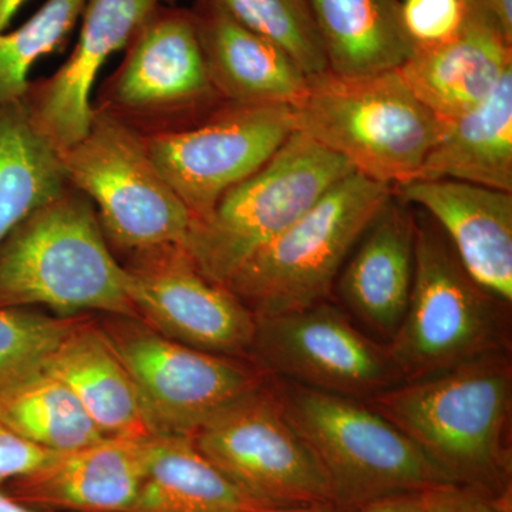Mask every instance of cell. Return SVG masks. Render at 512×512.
<instances>
[{
  "mask_svg": "<svg viewBox=\"0 0 512 512\" xmlns=\"http://www.w3.org/2000/svg\"><path fill=\"white\" fill-rule=\"evenodd\" d=\"M247 512H343L335 507H326V505H311V507H264V505H255Z\"/></svg>",
  "mask_w": 512,
  "mask_h": 512,
  "instance_id": "d590c367",
  "label": "cell"
},
{
  "mask_svg": "<svg viewBox=\"0 0 512 512\" xmlns=\"http://www.w3.org/2000/svg\"><path fill=\"white\" fill-rule=\"evenodd\" d=\"M83 316L64 318L40 309L0 308V389L39 369Z\"/></svg>",
  "mask_w": 512,
  "mask_h": 512,
  "instance_id": "f1b7e54d",
  "label": "cell"
},
{
  "mask_svg": "<svg viewBox=\"0 0 512 512\" xmlns=\"http://www.w3.org/2000/svg\"><path fill=\"white\" fill-rule=\"evenodd\" d=\"M121 264L128 298L150 328L204 352L251 359L254 313L202 274L183 245L136 252Z\"/></svg>",
  "mask_w": 512,
  "mask_h": 512,
  "instance_id": "5bb4252c",
  "label": "cell"
},
{
  "mask_svg": "<svg viewBox=\"0 0 512 512\" xmlns=\"http://www.w3.org/2000/svg\"><path fill=\"white\" fill-rule=\"evenodd\" d=\"M500 303L467 274L437 229L417 224L412 291L386 348L397 379L413 382L507 352Z\"/></svg>",
  "mask_w": 512,
  "mask_h": 512,
  "instance_id": "52a82bcc",
  "label": "cell"
},
{
  "mask_svg": "<svg viewBox=\"0 0 512 512\" xmlns=\"http://www.w3.org/2000/svg\"><path fill=\"white\" fill-rule=\"evenodd\" d=\"M53 454L22 439L0 420V490L10 481L32 473Z\"/></svg>",
  "mask_w": 512,
  "mask_h": 512,
  "instance_id": "4dcf8cb0",
  "label": "cell"
},
{
  "mask_svg": "<svg viewBox=\"0 0 512 512\" xmlns=\"http://www.w3.org/2000/svg\"><path fill=\"white\" fill-rule=\"evenodd\" d=\"M292 111L296 131L356 173L393 188L416 180L446 126L397 69L357 77L329 69L313 74Z\"/></svg>",
  "mask_w": 512,
  "mask_h": 512,
  "instance_id": "3957f363",
  "label": "cell"
},
{
  "mask_svg": "<svg viewBox=\"0 0 512 512\" xmlns=\"http://www.w3.org/2000/svg\"><path fill=\"white\" fill-rule=\"evenodd\" d=\"M87 0H47L12 32H0V104L22 100L37 60L66 45Z\"/></svg>",
  "mask_w": 512,
  "mask_h": 512,
  "instance_id": "4316f807",
  "label": "cell"
},
{
  "mask_svg": "<svg viewBox=\"0 0 512 512\" xmlns=\"http://www.w3.org/2000/svg\"><path fill=\"white\" fill-rule=\"evenodd\" d=\"M60 158L70 185L96 208L114 254L184 245L194 217L130 128L93 110L86 136Z\"/></svg>",
  "mask_w": 512,
  "mask_h": 512,
  "instance_id": "9c48e42d",
  "label": "cell"
},
{
  "mask_svg": "<svg viewBox=\"0 0 512 512\" xmlns=\"http://www.w3.org/2000/svg\"><path fill=\"white\" fill-rule=\"evenodd\" d=\"M175 0H87L72 55L46 79L30 82L23 104L33 126L59 151L89 131L92 92L101 67L126 49L138 29L160 6Z\"/></svg>",
  "mask_w": 512,
  "mask_h": 512,
  "instance_id": "9a60e30c",
  "label": "cell"
},
{
  "mask_svg": "<svg viewBox=\"0 0 512 512\" xmlns=\"http://www.w3.org/2000/svg\"><path fill=\"white\" fill-rule=\"evenodd\" d=\"M0 512H39L19 503L15 498L10 497L6 491L0 490Z\"/></svg>",
  "mask_w": 512,
  "mask_h": 512,
  "instance_id": "74e56055",
  "label": "cell"
},
{
  "mask_svg": "<svg viewBox=\"0 0 512 512\" xmlns=\"http://www.w3.org/2000/svg\"><path fill=\"white\" fill-rule=\"evenodd\" d=\"M426 493L390 495L346 512H429Z\"/></svg>",
  "mask_w": 512,
  "mask_h": 512,
  "instance_id": "d6a6232c",
  "label": "cell"
},
{
  "mask_svg": "<svg viewBox=\"0 0 512 512\" xmlns=\"http://www.w3.org/2000/svg\"><path fill=\"white\" fill-rule=\"evenodd\" d=\"M477 512H512L510 491L498 495H484Z\"/></svg>",
  "mask_w": 512,
  "mask_h": 512,
  "instance_id": "e575fe53",
  "label": "cell"
},
{
  "mask_svg": "<svg viewBox=\"0 0 512 512\" xmlns=\"http://www.w3.org/2000/svg\"><path fill=\"white\" fill-rule=\"evenodd\" d=\"M87 318L60 340L42 366L72 390L104 437L151 436L126 367L99 322Z\"/></svg>",
  "mask_w": 512,
  "mask_h": 512,
  "instance_id": "44dd1931",
  "label": "cell"
},
{
  "mask_svg": "<svg viewBox=\"0 0 512 512\" xmlns=\"http://www.w3.org/2000/svg\"><path fill=\"white\" fill-rule=\"evenodd\" d=\"M295 130L292 107L222 104L197 126L141 137L148 156L194 221L271 160Z\"/></svg>",
  "mask_w": 512,
  "mask_h": 512,
  "instance_id": "7c38bea8",
  "label": "cell"
},
{
  "mask_svg": "<svg viewBox=\"0 0 512 512\" xmlns=\"http://www.w3.org/2000/svg\"><path fill=\"white\" fill-rule=\"evenodd\" d=\"M123 52L92 106L137 136L187 130L225 104L211 82L190 8L160 6Z\"/></svg>",
  "mask_w": 512,
  "mask_h": 512,
  "instance_id": "ba28073f",
  "label": "cell"
},
{
  "mask_svg": "<svg viewBox=\"0 0 512 512\" xmlns=\"http://www.w3.org/2000/svg\"><path fill=\"white\" fill-rule=\"evenodd\" d=\"M272 389L286 419L325 470L338 510L454 485L370 404L288 380Z\"/></svg>",
  "mask_w": 512,
  "mask_h": 512,
  "instance_id": "277c9868",
  "label": "cell"
},
{
  "mask_svg": "<svg viewBox=\"0 0 512 512\" xmlns=\"http://www.w3.org/2000/svg\"><path fill=\"white\" fill-rule=\"evenodd\" d=\"M404 30L414 46L451 39L464 19L463 0H400Z\"/></svg>",
  "mask_w": 512,
  "mask_h": 512,
  "instance_id": "f546056e",
  "label": "cell"
},
{
  "mask_svg": "<svg viewBox=\"0 0 512 512\" xmlns=\"http://www.w3.org/2000/svg\"><path fill=\"white\" fill-rule=\"evenodd\" d=\"M394 195L429 212L467 274L504 303L512 301V192L454 180H414Z\"/></svg>",
  "mask_w": 512,
  "mask_h": 512,
  "instance_id": "ac0fdd59",
  "label": "cell"
},
{
  "mask_svg": "<svg viewBox=\"0 0 512 512\" xmlns=\"http://www.w3.org/2000/svg\"><path fill=\"white\" fill-rule=\"evenodd\" d=\"M28 0H0V32H5L10 20Z\"/></svg>",
  "mask_w": 512,
  "mask_h": 512,
  "instance_id": "8d00e7d4",
  "label": "cell"
},
{
  "mask_svg": "<svg viewBox=\"0 0 512 512\" xmlns=\"http://www.w3.org/2000/svg\"><path fill=\"white\" fill-rule=\"evenodd\" d=\"M255 319L251 360L266 376L353 399H372L399 380L387 349L328 301Z\"/></svg>",
  "mask_w": 512,
  "mask_h": 512,
  "instance_id": "4fadbf2b",
  "label": "cell"
},
{
  "mask_svg": "<svg viewBox=\"0 0 512 512\" xmlns=\"http://www.w3.org/2000/svg\"><path fill=\"white\" fill-rule=\"evenodd\" d=\"M153 436L104 437L53 454L2 490L39 512H124L146 476Z\"/></svg>",
  "mask_w": 512,
  "mask_h": 512,
  "instance_id": "e0dca14e",
  "label": "cell"
},
{
  "mask_svg": "<svg viewBox=\"0 0 512 512\" xmlns=\"http://www.w3.org/2000/svg\"><path fill=\"white\" fill-rule=\"evenodd\" d=\"M106 318L100 328L126 367L151 434L191 437L266 383L268 376L247 359L191 348L140 319Z\"/></svg>",
  "mask_w": 512,
  "mask_h": 512,
  "instance_id": "30bf717a",
  "label": "cell"
},
{
  "mask_svg": "<svg viewBox=\"0 0 512 512\" xmlns=\"http://www.w3.org/2000/svg\"><path fill=\"white\" fill-rule=\"evenodd\" d=\"M416 232L410 205L393 192L339 274L343 302L357 318L384 335L396 332L409 303Z\"/></svg>",
  "mask_w": 512,
  "mask_h": 512,
  "instance_id": "ffe728a7",
  "label": "cell"
},
{
  "mask_svg": "<svg viewBox=\"0 0 512 512\" xmlns=\"http://www.w3.org/2000/svg\"><path fill=\"white\" fill-rule=\"evenodd\" d=\"M416 180H454L512 192V70L488 99L446 123Z\"/></svg>",
  "mask_w": 512,
  "mask_h": 512,
  "instance_id": "7402d4cb",
  "label": "cell"
},
{
  "mask_svg": "<svg viewBox=\"0 0 512 512\" xmlns=\"http://www.w3.org/2000/svg\"><path fill=\"white\" fill-rule=\"evenodd\" d=\"M490 12L512 36V0H467Z\"/></svg>",
  "mask_w": 512,
  "mask_h": 512,
  "instance_id": "836d02e7",
  "label": "cell"
},
{
  "mask_svg": "<svg viewBox=\"0 0 512 512\" xmlns=\"http://www.w3.org/2000/svg\"><path fill=\"white\" fill-rule=\"evenodd\" d=\"M211 82L225 103L293 107L309 76L268 37L205 3L191 6Z\"/></svg>",
  "mask_w": 512,
  "mask_h": 512,
  "instance_id": "d6986e66",
  "label": "cell"
},
{
  "mask_svg": "<svg viewBox=\"0 0 512 512\" xmlns=\"http://www.w3.org/2000/svg\"><path fill=\"white\" fill-rule=\"evenodd\" d=\"M429 512H477L484 494L460 485H446L427 491Z\"/></svg>",
  "mask_w": 512,
  "mask_h": 512,
  "instance_id": "1f68e13d",
  "label": "cell"
},
{
  "mask_svg": "<svg viewBox=\"0 0 512 512\" xmlns=\"http://www.w3.org/2000/svg\"><path fill=\"white\" fill-rule=\"evenodd\" d=\"M512 373L507 352L403 382L372 407L403 431L454 485L484 495L507 491Z\"/></svg>",
  "mask_w": 512,
  "mask_h": 512,
  "instance_id": "6da1fadb",
  "label": "cell"
},
{
  "mask_svg": "<svg viewBox=\"0 0 512 512\" xmlns=\"http://www.w3.org/2000/svg\"><path fill=\"white\" fill-rule=\"evenodd\" d=\"M330 72L345 77L396 70L414 45L400 0H308Z\"/></svg>",
  "mask_w": 512,
  "mask_h": 512,
  "instance_id": "603a6c76",
  "label": "cell"
},
{
  "mask_svg": "<svg viewBox=\"0 0 512 512\" xmlns=\"http://www.w3.org/2000/svg\"><path fill=\"white\" fill-rule=\"evenodd\" d=\"M227 13L245 28L268 37L308 76L329 69L308 0H194Z\"/></svg>",
  "mask_w": 512,
  "mask_h": 512,
  "instance_id": "83f0119b",
  "label": "cell"
},
{
  "mask_svg": "<svg viewBox=\"0 0 512 512\" xmlns=\"http://www.w3.org/2000/svg\"><path fill=\"white\" fill-rule=\"evenodd\" d=\"M0 420L50 453L104 439L72 390L43 366L0 389Z\"/></svg>",
  "mask_w": 512,
  "mask_h": 512,
  "instance_id": "484cf974",
  "label": "cell"
},
{
  "mask_svg": "<svg viewBox=\"0 0 512 512\" xmlns=\"http://www.w3.org/2000/svg\"><path fill=\"white\" fill-rule=\"evenodd\" d=\"M70 187L60 151L33 126L23 101L0 104V245Z\"/></svg>",
  "mask_w": 512,
  "mask_h": 512,
  "instance_id": "cb8c5ba5",
  "label": "cell"
},
{
  "mask_svg": "<svg viewBox=\"0 0 512 512\" xmlns=\"http://www.w3.org/2000/svg\"><path fill=\"white\" fill-rule=\"evenodd\" d=\"M393 192L353 171L251 256L225 286L255 316L328 301L343 265Z\"/></svg>",
  "mask_w": 512,
  "mask_h": 512,
  "instance_id": "5b68a950",
  "label": "cell"
},
{
  "mask_svg": "<svg viewBox=\"0 0 512 512\" xmlns=\"http://www.w3.org/2000/svg\"><path fill=\"white\" fill-rule=\"evenodd\" d=\"M191 439L252 503L335 507L325 470L266 383L215 414Z\"/></svg>",
  "mask_w": 512,
  "mask_h": 512,
  "instance_id": "8fae6325",
  "label": "cell"
},
{
  "mask_svg": "<svg viewBox=\"0 0 512 512\" xmlns=\"http://www.w3.org/2000/svg\"><path fill=\"white\" fill-rule=\"evenodd\" d=\"M247 495L222 476L190 436H156L136 500L124 512H247Z\"/></svg>",
  "mask_w": 512,
  "mask_h": 512,
  "instance_id": "d4e9b609",
  "label": "cell"
},
{
  "mask_svg": "<svg viewBox=\"0 0 512 512\" xmlns=\"http://www.w3.org/2000/svg\"><path fill=\"white\" fill-rule=\"evenodd\" d=\"M464 2L456 35L433 46H414L399 67L404 82L443 123L488 99L512 70V36L490 12Z\"/></svg>",
  "mask_w": 512,
  "mask_h": 512,
  "instance_id": "2e32d148",
  "label": "cell"
},
{
  "mask_svg": "<svg viewBox=\"0 0 512 512\" xmlns=\"http://www.w3.org/2000/svg\"><path fill=\"white\" fill-rule=\"evenodd\" d=\"M0 308H43L64 318L97 312L138 319L126 269L82 191L70 187L2 242Z\"/></svg>",
  "mask_w": 512,
  "mask_h": 512,
  "instance_id": "7a4b0ae2",
  "label": "cell"
},
{
  "mask_svg": "<svg viewBox=\"0 0 512 512\" xmlns=\"http://www.w3.org/2000/svg\"><path fill=\"white\" fill-rule=\"evenodd\" d=\"M353 171L338 154L293 131L268 163L225 192L208 217L194 221L183 247L202 274L225 285Z\"/></svg>",
  "mask_w": 512,
  "mask_h": 512,
  "instance_id": "8992f818",
  "label": "cell"
}]
</instances>
